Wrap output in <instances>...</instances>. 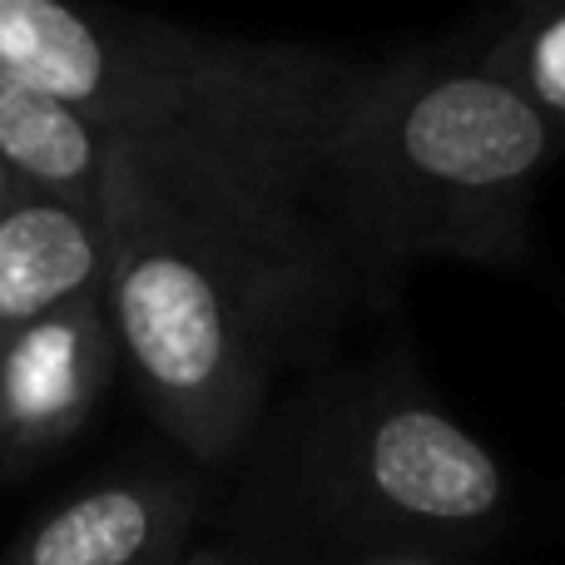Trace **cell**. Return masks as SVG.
<instances>
[{"mask_svg":"<svg viewBox=\"0 0 565 565\" xmlns=\"http://www.w3.org/2000/svg\"><path fill=\"white\" fill-rule=\"evenodd\" d=\"M109 238L105 308L149 417L199 461L244 447L298 342L209 268L184 238L119 204H99Z\"/></svg>","mask_w":565,"mask_h":565,"instance_id":"obj_2","label":"cell"},{"mask_svg":"<svg viewBox=\"0 0 565 565\" xmlns=\"http://www.w3.org/2000/svg\"><path fill=\"white\" fill-rule=\"evenodd\" d=\"M189 481H105L55 507L0 565H159L194 521Z\"/></svg>","mask_w":565,"mask_h":565,"instance_id":"obj_6","label":"cell"},{"mask_svg":"<svg viewBox=\"0 0 565 565\" xmlns=\"http://www.w3.org/2000/svg\"><path fill=\"white\" fill-rule=\"evenodd\" d=\"M119 367L105 292L75 298L0 338V461L30 467L89 422Z\"/></svg>","mask_w":565,"mask_h":565,"instance_id":"obj_4","label":"cell"},{"mask_svg":"<svg viewBox=\"0 0 565 565\" xmlns=\"http://www.w3.org/2000/svg\"><path fill=\"white\" fill-rule=\"evenodd\" d=\"M109 139L60 95L0 70V164L20 189L99 209Z\"/></svg>","mask_w":565,"mask_h":565,"instance_id":"obj_8","label":"cell"},{"mask_svg":"<svg viewBox=\"0 0 565 565\" xmlns=\"http://www.w3.org/2000/svg\"><path fill=\"white\" fill-rule=\"evenodd\" d=\"M15 189H20V184H15V179H10V169H6V164H0V204H6V199H10V194H15Z\"/></svg>","mask_w":565,"mask_h":565,"instance_id":"obj_12","label":"cell"},{"mask_svg":"<svg viewBox=\"0 0 565 565\" xmlns=\"http://www.w3.org/2000/svg\"><path fill=\"white\" fill-rule=\"evenodd\" d=\"M109 238L99 209L15 189L0 204V338L75 298L105 292Z\"/></svg>","mask_w":565,"mask_h":565,"instance_id":"obj_5","label":"cell"},{"mask_svg":"<svg viewBox=\"0 0 565 565\" xmlns=\"http://www.w3.org/2000/svg\"><path fill=\"white\" fill-rule=\"evenodd\" d=\"M348 471L372 511L412 526H481L507 501L497 457L417 392H387L358 412Z\"/></svg>","mask_w":565,"mask_h":565,"instance_id":"obj_3","label":"cell"},{"mask_svg":"<svg viewBox=\"0 0 565 565\" xmlns=\"http://www.w3.org/2000/svg\"><path fill=\"white\" fill-rule=\"evenodd\" d=\"M179 565H228V556H218V551H194V556L179 561Z\"/></svg>","mask_w":565,"mask_h":565,"instance_id":"obj_11","label":"cell"},{"mask_svg":"<svg viewBox=\"0 0 565 565\" xmlns=\"http://www.w3.org/2000/svg\"><path fill=\"white\" fill-rule=\"evenodd\" d=\"M565 135L457 35L377 60L348 129V194L362 244L392 278L417 258L516 268L531 209Z\"/></svg>","mask_w":565,"mask_h":565,"instance_id":"obj_1","label":"cell"},{"mask_svg":"<svg viewBox=\"0 0 565 565\" xmlns=\"http://www.w3.org/2000/svg\"><path fill=\"white\" fill-rule=\"evenodd\" d=\"M367 565H441L431 556H412V551H397V556H372Z\"/></svg>","mask_w":565,"mask_h":565,"instance_id":"obj_10","label":"cell"},{"mask_svg":"<svg viewBox=\"0 0 565 565\" xmlns=\"http://www.w3.org/2000/svg\"><path fill=\"white\" fill-rule=\"evenodd\" d=\"M487 60L565 135V0H487Z\"/></svg>","mask_w":565,"mask_h":565,"instance_id":"obj_9","label":"cell"},{"mask_svg":"<svg viewBox=\"0 0 565 565\" xmlns=\"http://www.w3.org/2000/svg\"><path fill=\"white\" fill-rule=\"evenodd\" d=\"M0 70L99 125L119 79L115 10L85 0H0Z\"/></svg>","mask_w":565,"mask_h":565,"instance_id":"obj_7","label":"cell"}]
</instances>
